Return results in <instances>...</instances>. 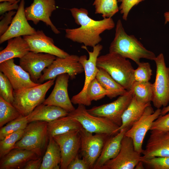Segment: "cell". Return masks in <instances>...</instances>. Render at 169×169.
<instances>
[{
  "label": "cell",
  "mask_w": 169,
  "mask_h": 169,
  "mask_svg": "<svg viewBox=\"0 0 169 169\" xmlns=\"http://www.w3.org/2000/svg\"><path fill=\"white\" fill-rule=\"evenodd\" d=\"M75 23L80 26L75 28L65 29V37L74 42L84 44V46L93 47L101 41L100 34L115 26L112 18H105L95 20L88 16L84 8H74L69 9Z\"/></svg>",
  "instance_id": "cell-1"
},
{
  "label": "cell",
  "mask_w": 169,
  "mask_h": 169,
  "mask_svg": "<svg viewBox=\"0 0 169 169\" xmlns=\"http://www.w3.org/2000/svg\"><path fill=\"white\" fill-rule=\"evenodd\" d=\"M109 52L116 53L123 57L133 61L137 65L142 58L154 60L156 56L146 49L133 35L125 32L120 19L116 23L114 38L111 43Z\"/></svg>",
  "instance_id": "cell-2"
},
{
  "label": "cell",
  "mask_w": 169,
  "mask_h": 169,
  "mask_svg": "<svg viewBox=\"0 0 169 169\" xmlns=\"http://www.w3.org/2000/svg\"><path fill=\"white\" fill-rule=\"evenodd\" d=\"M96 64L127 91L131 90L135 82V69L129 60L116 53L109 52L99 56Z\"/></svg>",
  "instance_id": "cell-3"
},
{
  "label": "cell",
  "mask_w": 169,
  "mask_h": 169,
  "mask_svg": "<svg viewBox=\"0 0 169 169\" xmlns=\"http://www.w3.org/2000/svg\"><path fill=\"white\" fill-rule=\"evenodd\" d=\"M54 80L53 79L35 87L14 90L12 104L22 115L27 116L43 103L46 93L54 84Z\"/></svg>",
  "instance_id": "cell-4"
},
{
  "label": "cell",
  "mask_w": 169,
  "mask_h": 169,
  "mask_svg": "<svg viewBox=\"0 0 169 169\" xmlns=\"http://www.w3.org/2000/svg\"><path fill=\"white\" fill-rule=\"evenodd\" d=\"M47 127L48 122L45 121H35L28 123L24 130L22 137L16 143L14 148L31 151L41 156L49 140Z\"/></svg>",
  "instance_id": "cell-5"
},
{
  "label": "cell",
  "mask_w": 169,
  "mask_h": 169,
  "mask_svg": "<svg viewBox=\"0 0 169 169\" xmlns=\"http://www.w3.org/2000/svg\"><path fill=\"white\" fill-rule=\"evenodd\" d=\"M78 105L76 109L69 113L68 115L79 121L87 131L110 136L119 132L120 126L113 122L104 117L92 115L88 112L85 105Z\"/></svg>",
  "instance_id": "cell-6"
},
{
  "label": "cell",
  "mask_w": 169,
  "mask_h": 169,
  "mask_svg": "<svg viewBox=\"0 0 169 169\" xmlns=\"http://www.w3.org/2000/svg\"><path fill=\"white\" fill-rule=\"evenodd\" d=\"M156 65V78L152 84L151 101L157 109L166 107L169 103V67L166 66L164 55L160 53L154 60Z\"/></svg>",
  "instance_id": "cell-7"
},
{
  "label": "cell",
  "mask_w": 169,
  "mask_h": 169,
  "mask_svg": "<svg viewBox=\"0 0 169 169\" xmlns=\"http://www.w3.org/2000/svg\"><path fill=\"white\" fill-rule=\"evenodd\" d=\"M84 72L78 55H69L63 58L56 57L52 63L44 69L38 83L42 84L45 81L55 79L59 75L64 74H68L72 79L76 75Z\"/></svg>",
  "instance_id": "cell-8"
},
{
  "label": "cell",
  "mask_w": 169,
  "mask_h": 169,
  "mask_svg": "<svg viewBox=\"0 0 169 169\" xmlns=\"http://www.w3.org/2000/svg\"><path fill=\"white\" fill-rule=\"evenodd\" d=\"M103 46L98 44L93 47V50L89 51L85 46L82 48L87 51L89 55L87 59L86 55L79 57V61L82 65L85 73V80L83 88L78 93L73 96L71 100L72 104L86 106V93L88 85L91 81L96 78L99 71L96 64L97 58L103 49Z\"/></svg>",
  "instance_id": "cell-9"
},
{
  "label": "cell",
  "mask_w": 169,
  "mask_h": 169,
  "mask_svg": "<svg viewBox=\"0 0 169 169\" xmlns=\"http://www.w3.org/2000/svg\"><path fill=\"white\" fill-rule=\"evenodd\" d=\"M161 109L154 111L151 105L145 109L142 116L126 132L125 136L132 140L136 150L141 154L143 151L142 145L148 131L153 122L161 115Z\"/></svg>",
  "instance_id": "cell-10"
},
{
  "label": "cell",
  "mask_w": 169,
  "mask_h": 169,
  "mask_svg": "<svg viewBox=\"0 0 169 169\" xmlns=\"http://www.w3.org/2000/svg\"><path fill=\"white\" fill-rule=\"evenodd\" d=\"M133 97L131 90L111 102L94 106L87 110L92 115L108 119L120 126L122 116Z\"/></svg>",
  "instance_id": "cell-11"
},
{
  "label": "cell",
  "mask_w": 169,
  "mask_h": 169,
  "mask_svg": "<svg viewBox=\"0 0 169 169\" xmlns=\"http://www.w3.org/2000/svg\"><path fill=\"white\" fill-rule=\"evenodd\" d=\"M141 161V154L135 149L132 140L124 136L118 155L107 162L100 169H133Z\"/></svg>",
  "instance_id": "cell-12"
},
{
  "label": "cell",
  "mask_w": 169,
  "mask_h": 169,
  "mask_svg": "<svg viewBox=\"0 0 169 169\" xmlns=\"http://www.w3.org/2000/svg\"><path fill=\"white\" fill-rule=\"evenodd\" d=\"M80 150L81 156L87 162L90 168L93 169L106 140L110 136L104 134H93L83 127L80 130Z\"/></svg>",
  "instance_id": "cell-13"
},
{
  "label": "cell",
  "mask_w": 169,
  "mask_h": 169,
  "mask_svg": "<svg viewBox=\"0 0 169 169\" xmlns=\"http://www.w3.org/2000/svg\"><path fill=\"white\" fill-rule=\"evenodd\" d=\"M53 138L59 145L60 151V169H67L69 165L78 154L80 149V130L71 131Z\"/></svg>",
  "instance_id": "cell-14"
},
{
  "label": "cell",
  "mask_w": 169,
  "mask_h": 169,
  "mask_svg": "<svg viewBox=\"0 0 169 169\" xmlns=\"http://www.w3.org/2000/svg\"><path fill=\"white\" fill-rule=\"evenodd\" d=\"M56 9L55 0H33L31 4L25 8V12L28 21H32L35 25L42 21L50 27L54 33L59 34L60 31L50 18L52 13Z\"/></svg>",
  "instance_id": "cell-15"
},
{
  "label": "cell",
  "mask_w": 169,
  "mask_h": 169,
  "mask_svg": "<svg viewBox=\"0 0 169 169\" xmlns=\"http://www.w3.org/2000/svg\"><path fill=\"white\" fill-rule=\"evenodd\" d=\"M56 58L49 54L30 51L19 59V64L29 74L31 80L38 83L44 69L49 66Z\"/></svg>",
  "instance_id": "cell-16"
},
{
  "label": "cell",
  "mask_w": 169,
  "mask_h": 169,
  "mask_svg": "<svg viewBox=\"0 0 169 169\" xmlns=\"http://www.w3.org/2000/svg\"><path fill=\"white\" fill-rule=\"evenodd\" d=\"M69 75L67 74L59 75L56 77L53 90L43 103L60 107L69 113L75 108L70 99L68 91Z\"/></svg>",
  "instance_id": "cell-17"
},
{
  "label": "cell",
  "mask_w": 169,
  "mask_h": 169,
  "mask_svg": "<svg viewBox=\"0 0 169 169\" xmlns=\"http://www.w3.org/2000/svg\"><path fill=\"white\" fill-rule=\"evenodd\" d=\"M0 71L8 78L14 90L35 87L40 84L33 82L29 74L14 63V59L0 63Z\"/></svg>",
  "instance_id": "cell-18"
},
{
  "label": "cell",
  "mask_w": 169,
  "mask_h": 169,
  "mask_svg": "<svg viewBox=\"0 0 169 169\" xmlns=\"http://www.w3.org/2000/svg\"><path fill=\"white\" fill-rule=\"evenodd\" d=\"M23 37L28 44L30 51L47 53L61 58L69 55L56 46L53 38L46 36L42 30H38L34 34Z\"/></svg>",
  "instance_id": "cell-19"
},
{
  "label": "cell",
  "mask_w": 169,
  "mask_h": 169,
  "mask_svg": "<svg viewBox=\"0 0 169 169\" xmlns=\"http://www.w3.org/2000/svg\"><path fill=\"white\" fill-rule=\"evenodd\" d=\"M25 0H21L19 7L8 29L0 37V44L19 36L31 35L36 32L29 23L25 12Z\"/></svg>",
  "instance_id": "cell-20"
},
{
  "label": "cell",
  "mask_w": 169,
  "mask_h": 169,
  "mask_svg": "<svg viewBox=\"0 0 169 169\" xmlns=\"http://www.w3.org/2000/svg\"><path fill=\"white\" fill-rule=\"evenodd\" d=\"M142 159L169 156V131H151Z\"/></svg>",
  "instance_id": "cell-21"
},
{
  "label": "cell",
  "mask_w": 169,
  "mask_h": 169,
  "mask_svg": "<svg viewBox=\"0 0 169 169\" xmlns=\"http://www.w3.org/2000/svg\"><path fill=\"white\" fill-rule=\"evenodd\" d=\"M128 129H123L107 139L93 169H100L107 162L117 156L120 150L122 140Z\"/></svg>",
  "instance_id": "cell-22"
},
{
  "label": "cell",
  "mask_w": 169,
  "mask_h": 169,
  "mask_svg": "<svg viewBox=\"0 0 169 169\" xmlns=\"http://www.w3.org/2000/svg\"><path fill=\"white\" fill-rule=\"evenodd\" d=\"M40 156L31 151L14 148L1 158L0 169H22L28 161Z\"/></svg>",
  "instance_id": "cell-23"
},
{
  "label": "cell",
  "mask_w": 169,
  "mask_h": 169,
  "mask_svg": "<svg viewBox=\"0 0 169 169\" xmlns=\"http://www.w3.org/2000/svg\"><path fill=\"white\" fill-rule=\"evenodd\" d=\"M68 114V112L60 107L42 103L37 106L26 117L28 123L35 121L49 122L67 115Z\"/></svg>",
  "instance_id": "cell-24"
},
{
  "label": "cell",
  "mask_w": 169,
  "mask_h": 169,
  "mask_svg": "<svg viewBox=\"0 0 169 169\" xmlns=\"http://www.w3.org/2000/svg\"><path fill=\"white\" fill-rule=\"evenodd\" d=\"M29 46L21 36L8 40L6 47L0 52V63L7 60L22 58L30 51Z\"/></svg>",
  "instance_id": "cell-25"
},
{
  "label": "cell",
  "mask_w": 169,
  "mask_h": 169,
  "mask_svg": "<svg viewBox=\"0 0 169 169\" xmlns=\"http://www.w3.org/2000/svg\"><path fill=\"white\" fill-rule=\"evenodd\" d=\"M150 105L151 103H144L138 101L133 96L122 116L121 124L119 131L125 128L129 129L141 117L146 108Z\"/></svg>",
  "instance_id": "cell-26"
},
{
  "label": "cell",
  "mask_w": 169,
  "mask_h": 169,
  "mask_svg": "<svg viewBox=\"0 0 169 169\" xmlns=\"http://www.w3.org/2000/svg\"><path fill=\"white\" fill-rule=\"evenodd\" d=\"M82 127L79 121L68 115L48 122L49 138L63 134L72 130H80Z\"/></svg>",
  "instance_id": "cell-27"
},
{
  "label": "cell",
  "mask_w": 169,
  "mask_h": 169,
  "mask_svg": "<svg viewBox=\"0 0 169 169\" xmlns=\"http://www.w3.org/2000/svg\"><path fill=\"white\" fill-rule=\"evenodd\" d=\"M40 169H59L61 154L59 146L52 137H49Z\"/></svg>",
  "instance_id": "cell-28"
},
{
  "label": "cell",
  "mask_w": 169,
  "mask_h": 169,
  "mask_svg": "<svg viewBox=\"0 0 169 169\" xmlns=\"http://www.w3.org/2000/svg\"><path fill=\"white\" fill-rule=\"evenodd\" d=\"M99 68L96 78L100 84L110 93V99L122 95L127 91L115 80L105 70Z\"/></svg>",
  "instance_id": "cell-29"
},
{
  "label": "cell",
  "mask_w": 169,
  "mask_h": 169,
  "mask_svg": "<svg viewBox=\"0 0 169 169\" xmlns=\"http://www.w3.org/2000/svg\"><path fill=\"white\" fill-rule=\"evenodd\" d=\"M131 90L133 96L138 101L144 103L151 101L153 94L152 84L149 82L135 81Z\"/></svg>",
  "instance_id": "cell-30"
},
{
  "label": "cell",
  "mask_w": 169,
  "mask_h": 169,
  "mask_svg": "<svg viewBox=\"0 0 169 169\" xmlns=\"http://www.w3.org/2000/svg\"><path fill=\"white\" fill-rule=\"evenodd\" d=\"M93 5L95 13L101 14L103 18H112L119 10L117 0H95Z\"/></svg>",
  "instance_id": "cell-31"
},
{
  "label": "cell",
  "mask_w": 169,
  "mask_h": 169,
  "mask_svg": "<svg viewBox=\"0 0 169 169\" xmlns=\"http://www.w3.org/2000/svg\"><path fill=\"white\" fill-rule=\"evenodd\" d=\"M109 92L105 90L96 78L88 85L86 93V106L90 105L92 101H97L107 96L109 97Z\"/></svg>",
  "instance_id": "cell-32"
},
{
  "label": "cell",
  "mask_w": 169,
  "mask_h": 169,
  "mask_svg": "<svg viewBox=\"0 0 169 169\" xmlns=\"http://www.w3.org/2000/svg\"><path fill=\"white\" fill-rule=\"evenodd\" d=\"M13 105L0 97V127L21 115Z\"/></svg>",
  "instance_id": "cell-33"
},
{
  "label": "cell",
  "mask_w": 169,
  "mask_h": 169,
  "mask_svg": "<svg viewBox=\"0 0 169 169\" xmlns=\"http://www.w3.org/2000/svg\"><path fill=\"white\" fill-rule=\"evenodd\" d=\"M28 123L27 117L22 115L9 122L0 128V140L3 139L11 133L24 130Z\"/></svg>",
  "instance_id": "cell-34"
},
{
  "label": "cell",
  "mask_w": 169,
  "mask_h": 169,
  "mask_svg": "<svg viewBox=\"0 0 169 169\" xmlns=\"http://www.w3.org/2000/svg\"><path fill=\"white\" fill-rule=\"evenodd\" d=\"M24 130L11 133L0 140V157H2L14 148L16 143L22 137Z\"/></svg>",
  "instance_id": "cell-35"
},
{
  "label": "cell",
  "mask_w": 169,
  "mask_h": 169,
  "mask_svg": "<svg viewBox=\"0 0 169 169\" xmlns=\"http://www.w3.org/2000/svg\"><path fill=\"white\" fill-rule=\"evenodd\" d=\"M14 89L7 77L0 72V97L12 104L14 100Z\"/></svg>",
  "instance_id": "cell-36"
},
{
  "label": "cell",
  "mask_w": 169,
  "mask_h": 169,
  "mask_svg": "<svg viewBox=\"0 0 169 169\" xmlns=\"http://www.w3.org/2000/svg\"><path fill=\"white\" fill-rule=\"evenodd\" d=\"M137 65L134 70L135 81L149 82L152 74L150 64L148 62H140Z\"/></svg>",
  "instance_id": "cell-37"
},
{
  "label": "cell",
  "mask_w": 169,
  "mask_h": 169,
  "mask_svg": "<svg viewBox=\"0 0 169 169\" xmlns=\"http://www.w3.org/2000/svg\"><path fill=\"white\" fill-rule=\"evenodd\" d=\"M144 166L152 169H169V156L142 159Z\"/></svg>",
  "instance_id": "cell-38"
},
{
  "label": "cell",
  "mask_w": 169,
  "mask_h": 169,
  "mask_svg": "<svg viewBox=\"0 0 169 169\" xmlns=\"http://www.w3.org/2000/svg\"><path fill=\"white\" fill-rule=\"evenodd\" d=\"M163 115H160L153 123L151 131H169V111Z\"/></svg>",
  "instance_id": "cell-39"
},
{
  "label": "cell",
  "mask_w": 169,
  "mask_h": 169,
  "mask_svg": "<svg viewBox=\"0 0 169 169\" xmlns=\"http://www.w3.org/2000/svg\"><path fill=\"white\" fill-rule=\"evenodd\" d=\"M145 0H117L121 3L119 7V10L123 20H127L128 15L131 9L135 6Z\"/></svg>",
  "instance_id": "cell-40"
},
{
  "label": "cell",
  "mask_w": 169,
  "mask_h": 169,
  "mask_svg": "<svg viewBox=\"0 0 169 169\" xmlns=\"http://www.w3.org/2000/svg\"><path fill=\"white\" fill-rule=\"evenodd\" d=\"M16 12L11 11L5 13L1 17L0 22V36L4 33L8 29Z\"/></svg>",
  "instance_id": "cell-41"
},
{
  "label": "cell",
  "mask_w": 169,
  "mask_h": 169,
  "mask_svg": "<svg viewBox=\"0 0 169 169\" xmlns=\"http://www.w3.org/2000/svg\"><path fill=\"white\" fill-rule=\"evenodd\" d=\"M87 162L84 159H80L78 154L69 165L67 169H90Z\"/></svg>",
  "instance_id": "cell-42"
},
{
  "label": "cell",
  "mask_w": 169,
  "mask_h": 169,
  "mask_svg": "<svg viewBox=\"0 0 169 169\" xmlns=\"http://www.w3.org/2000/svg\"><path fill=\"white\" fill-rule=\"evenodd\" d=\"M20 1V0H17L14 3L7 1L1 2L0 3V15H3L6 12L13 11V10H17L19 7V4H18V3Z\"/></svg>",
  "instance_id": "cell-43"
},
{
  "label": "cell",
  "mask_w": 169,
  "mask_h": 169,
  "mask_svg": "<svg viewBox=\"0 0 169 169\" xmlns=\"http://www.w3.org/2000/svg\"><path fill=\"white\" fill-rule=\"evenodd\" d=\"M42 160L43 157L41 156L36 159L31 160L25 163L22 169H40Z\"/></svg>",
  "instance_id": "cell-44"
},
{
  "label": "cell",
  "mask_w": 169,
  "mask_h": 169,
  "mask_svg": "<svg viewBox=\"0 0 169 169\" xmlns=\"http://www.w3.org/2000/svg\"><path fill=\"white\" fill-rule=\"evenodd\" d=\"M169 111V105L163 107L161 109V115H163L166 114Z\"/></svg>",
  "instance_id": "cell-45"
},
{
  "label": "cell",
  "mask_w": 169,
  "mask_h": 169,
  "mask_svg": "<svg viewBox=\"0 0 169 169\" xmlns=\"http://www.w3.org/2000/svg\"><path fill=\"white\" fill-rule=\"evenodd\" d=\"M144 164L142 161H141L139 162L137 164L135 167V168L136 169H143L144 168Z\"/></svg>",
  "instance_id": "cell-46"
},
{
  "label": "cell",
  "mask_w": 169,
  "mask_h": 169,
  "mask_svg": "<svg viewBox=\"0 0 169 169\" xmlns=\"http://www.w3.org/2000/svg\"><path fill=\"white\" fill-rule=\"evenodd\" d=\"M165 18V24L169 23V11L166 12L164 14Z\"/></svg>",
  "instance_id": "cell-47"
},
{
  "label": "cell",
  "mask_w": 169,
  "mask_h": 169,
  "mask_svg": "<svg viewBox=\"0 0 169 169\" xmlns=\"http://www.w3.org/2000/svg\"><path fill=\"white\" fill-rule=\"evenodd\" d=\"M17 0H0V2H11L12 3H14L16 2Z\"/></svg>",
  "instance_id": "cell-48"
}]
</instances>
